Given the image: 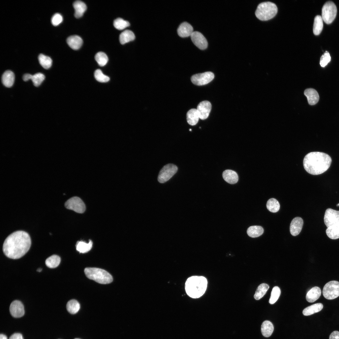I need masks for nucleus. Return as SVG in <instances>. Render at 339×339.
<instances>
[{
  "label": "nucleus",
  "mask_w": 339,
  "mask_h": 339,
  "mask_svg": "<svg viewBox=\"0 0 339 339\" xmlns=\"http://www.w3.org/2000/svg\"><path fill=\"white\" fill-rule=\"evenodd\" d=\"M324 222L327 228L339 222V211L327 209L325 214Z\"/></svg>",
  "instance_id": "obj_11"
},
{
  "label": "nucleus",
  "mask_w": 339,
  "mask_h": 339,
  "mask_svg": "<svg viewBox=\"0 0 339 339\" xmlns=\"http://www.w3.org/2000/svg\"><path fill=\"white\" fill-rule=\"evenodd\" d=\"M191 36L193 43L199 49H204L207 47L208 43L207 39L200 32L194 31Z\"/></svg>",
  "instance_id": "obj_12"
},
{
  "label": "nucleus",
  "mask_w": 339,
  "mask_h": 339,
  "mask_svg": "<svg viewBox=\"0 0 339 339\" xmlns=\"http://www.w3.org/2000/svg\"><path fill=\"white\" fill-rule=\"evenodd\" d=\"M329 339H339V332L334 331L332 332L330 335Z\"/></svg>",
  "instance_id": "obj_43"
},
{
  "label": "nucleus",
  "mask_w": 339,
  "mask_h": 339,
  "mask_svg": "<svg viewBox=\"0 0 339 339\" xmlns=\"http://www.w3.org/2000/svg\"><path fill=\"white\" fill-rule=\"evenodd\" d=\"M84 272L88 278L99 283L108 284L113 281L112 276L107 272L102 269L87 267L84 269Z\"/></svg>",
  "instance_id": "obj_4"
},
{
  "label": "nucleus",
  "mask_w": 339,
  "mask_h": 339,
  "mask_svg": "<svg viewBox=\"0 0 339 339\" xmlns=\"http://www.w3.org/2000/svg\"><path fill=\"white\" fill-rule=\"evenodd\" d=\"M323 308V305L321 303L315 304L304 309L303 314L305 316L310 315L320 311Z\"/></svg>",
  "instance_id": "obj_26"
},
{
  "label": "nucleus",
  "mask_w": 339,
  "mask_h": 339,
  "mask_svg": "<svg viewBox=\"0 0 339 339\" xmlns=\"http://www.w3.org/2000/svg\"><path fill=\"white\" fill-rule=\"evenodd\" d=\"M264 232L263 228L260 226H252L248 229L247 233L248 235L252 238H256L262 235Z\"/></svg>",
  "instance_id": "obj_30"
},
{
  "label": "nucleus",
  "mask_w": 339,
  "mask_h": 339,
  "mask_svg": "<svg viewBox=\"0 0 339 339\" xmlns=\"http://www.w3.org/2000/svg\"><path fill=\"white\" fill-rule=\"evenodd\" d=\"M326 233L327 236L331 239H335L339 238V222L327 228Z\"/></svg>",
  "instance_id": "obj_25"
},
{
  "label": "nucleus",
  "mask_w": 339,
  "mask_h": 339,
  "mask_svg": "<svg viewBox=\"0 0 339 339\" xmlns=\"http://www.w3.org/2000/svg\"><path fill=\"white\" fill-rule=\"evenodd\" d=\"M337 12L336 7L333 2H326L322 9L321 17L323 20L326 24H331L335 19Z\"/></svg>",
  "instance_id": "obj_6"
},
{
  "label": "nucleus",
  "mask_w": 339,
  "mask_h": 339,
  "mask_svg": "<svg viewBox=\"0 0 339 339\" xmlns=\"http://www.w3.org/2000/svg\"><path fill=\"white\" fill-rule=\"evenodd\" d=\"M212 105L210 102L204 100L200 102L197 107L200 119L204 120L208 116L211 110Z\"/></svg>",
  "instance_id": "obj_14"
},
{
  "label": "nucleus",
  "mask_w": 339,
  "mask_h": 339,
  "mask_svg": "<svg viewBox=\"0 0 339 339\" xmlns=\"http://www.w3.org/2000/svg\"><path fill=\"white\" fill-rule=\"evenodd\" d=\"M207 281L203 276H193L186 280L185 288L187 294L193 298H197L202 296L207 288Z\"/></svg>",
  "instance_id": "obj_3"
},
{
  "label": "nucleus",
  "mask_w": 339,
  "mask_h": 339,
  "mask_svg": "<svg viewBox=\"0 0 339 339\" xmlns=\"http://www.w3.org/2000/svg\"><path fill=\"white\" fill-rule=\"evenodd\" d=\"M45 78L44 75L41 73H37L33 75H31L30 79L31 80L34 85L38 87L40 85Z\"/></svg>",
  "instance_id": "obj_38"
},
{
  "label": "nucleus",
  "mask_w": 339,
  "mask_h": 339,
  "mask_svg": "<svg viewBox=\"0 0 339 339\" xmlns=\"http://www.w3.org/2000/svg\"><path fill=\"white\" fill-rule=\"evenodd\" d=\"M281 294V290L278 286H275L272 290L271 295L269 300L271 304H274L278 300Z\"/></svg>",
  "instance_id": "obj_39"
},
{
  "label": "nucleus",
  "mask_w": 339,
  "mask_h": 339,
  "mask_svg": "<svg viewBox=\"0 0 339 339\" xmlns=\"http://www.w3.org/2000/svg\"><path fill=\"white\" fill-rule=\"evenodd\" d=\"M9 339H23L22 335L19 333H15L12 334Z\"/></svg>",
  "instance_id": "obj_44"
},
{
  "label": "nucleus",
  "mask_w": 339,
  "mask_h": 339,
  "mask_svg": "<svg viewBox=\"0 0 339 339\" xmlns=\"http://www.w3.org/2000/svg\"><path fill=\"white\" fill-rule=\"evenodd\" d=\"M177 166L173 164H168L164 166L159 173L158 180L160 183H164L171 178L177 172Z\"/></svg>",
  "instance_id": "obj_8"
},
{
  "label": "nucleus",
  "mask_w": 339,
  "mask_h": 339,
  "mask_svg": "<svg viewBox=\"0 0 339 339\" xmlns=\"http://www.w3.org/2000/svg\"><path fill=\"white\" fill-rule=\"evenodd\" d=\"M31 240L29 234L23 231H17L8 236L3 245V251L9 258L18 259L29 250Z\"/></svg>",
  "instance_id": "obj_1"
},
{
  "label": "nucleus",
  "mask_w": 339,
  "mask_h": 339,
  "mask_svg": "<svg viewBox=\"0 0 339 339\" xmlns=\"http://www.w3.org/2000/svg\"><path fill=\"white\" fill-rule=\"evenodd\" d=\"M321 294V291L320 288L316 286L314 287L311 288L307 293L306 297V299L309 302H313L319 298Z\"/></svg>",
  "instance_id": "obj_22"
},
{
  "label": "nucleus",
  "mask_w": 339,
  "mask_h": 339,
  "mask_svg": "<svg viewBox=\"0 0 339 339\" xmlns=\"http://www.w3.org/2000/svg\"><path fill=\"white\" fill-rule=\"evenodd\" d=\"M63 20L62 15L59 13H56L52 17L51 22L54 26H56L61 23Z\"/></svg>",
  "instance_id": "obj_42"
},
{
  "label": "nucleus",
  "mask_w": 339,
  "mask_h": 339,
  "mask_svg": "<svg viewBox=\"0 0 339 339\" xmlns=\"http://www.w3.org/2000/svg\"><path fill=\"white\" fill-rule=\"evenodd\" d=\"M94 76L98 82L105 83L108 82L110 79L107 76L104 74L101 70H96L94 73Z\"/></svg>",
  "instance_id": "obj_40"
},
{
  "label": "nucleus",
  "mask_w": 339,
  "mask_h": 339,
  "mask_svg": "<svg viewBox=\"0 0 339 339\" xmlns=\"http://www.w3.org/2000/svg\"></svg>",
  "instance_id": "obj_50"
},
{
  "label": "nucleus",
  "mask_w": 339,
  "mask_h": 339,
  "mask_svg": "<svg viewBox=\"0 0 339 339\" xmlns=\"http://www.w3.org/2000/svg\"><path fill=\"white\" fill-rule=\"evenodd\" d=\"M307 97L308 103L310 105L316 104L318 101L319 96L317 91L315 89L309 88L306 89L304 92Z\"/></svg>",
  "instance_id": "obj_17"
},
{
  "label": "nucleus",
  "mask_w": 339,
  "mask_h": 339,
  "mask_svg": "<svg viewBox=\"0 0 339 339\" xmlns=\"http://www.w3.org/2000/svg\"><path fill=\"white\" fill-rule=\"evenodd\" d=\"M200 118L198 112L196 109H191L187 112L186 119L188 123L191 126L196 125Z\"/></svg>",
  "instance_id": "obj_23"
},
{
  "label": "nucleus",
  "mask_w": 339,
  "mask_h": 339,
  "mask_svg": "<svg viewBox=\"0 0 339 339\" xmlns=\"http://www.w3.org/2000/svg\"><path fill=\"white\" fill-rule=\"evenodd\" d=\"M214 77L213 73L211 72H207L193 75L191 79L193 84L201 86L209 83L214 79Z\"/></svg>",
  "instance_id": "obj_10"
},
{
  "label": "nucleus",
  "mask_w": 339,
  "mask_h": 339,
  "mask_svg": "<svg viewBox=\"0 0 339 339\" xmlns=\"http://www.w3.org/2000/svg\"><path fill=\"white\" fill-rule=\"evenodd\" d=\"M135 38L134 33L129 30H126L122 32L119 36V41L121 44H124Z\"/></svg>",
  "instance_id": "obj_27"
},
{
  "label": "nucleus",
  "mask_w": 339,
  "mask_h": 339,
  "mask_svg": "<svg viewBox=\"0 0 339 339\" xmlns=\"http://www.w3.org/2000/svg\"><path fill=\"white\" fill-rule=\"evenodd\" d=\"M331 162V157L322 152H314L307 154L303 160L305 170L312 175L321 174L329 168Z\"/></svg>",
  "instance_id": "obj_2"
},
{
  "label": "nucleus",
  "mask_w": 339,
  "mask_h": 339,
  "mask_svg": "<svg viewBox=\"0 0 339 339\" xmlns=\"http://www.w3.org/2000/svg\"><path fill=\"white\" fill-rule=\"evenodd\" d=\"M67 42L69 46L74 50L78 49L82 45L83 41L79 36L75 35L68 37Z\"/></svg>",
  "instance_id": "obj_18"
},
{
  "label": "nucleus",
  "mask_w": 339,
  "mask_h": 339,
  "mask_svg": "<svg viewBox=\"0 0 339 339\" xmlns=\"http://www.w3.org/2000/svg\"><path fill=\"white\" fill-rule=\"evenodd\" d=\"M192 26L187 22L182 23L177 29V33L180 37H184L191 36L193 31Z\"/></svg>",
  "instance_id": "obj_16"
},
{
  "label": "nucleus",
  "mask_w": 339,
  "mask_h": 339,
  "mask_svg": "<svg viewBox=\"0 0 339 339\" xmlns=\"http://www.w3.org/2000/svg\"><path fill=\"white\" fill-rule=\"evenodd\" d=\"M274 330L272 323L268 320L264 321L261 326V331L263 336L268 337L271 336Z\"/></svg>",
  "instance_id": "obj_24"
},
{
  "label": "nucleus",
  "mask_w": 339,
  "mask_h": 339,
  "mask_svg": "<svg viewBox=\"0 0 339 339\" xmlns=\"http://www.w3.org/2000/svg\"><path fill=\"white\" fill-rule=\"evenodd\" d=\"M14 74L12 71L7 70L4 73L2 76V83L6 87H11L14 83Z\"/></svg>",
  "instance_id": "obj_20"
},
{
  "label": "nucleus",
  "mask_w": 339,
  "mask_h": 339,
  "mask_svg": "<svg viewBox=\"0 0 339 339\" xmlns=\"http://www.w3.org/2000/svg\"><path fill=\"white\" fill-rule=\"evenodd\" d=\"M93 242L90 240L88 243L83 241H78L76 246L77 250L80 253H85L89 251L92 247Z\"/></svg>",
  "instance_id": "obj_29"
},
{
  "label": "nucleus",
  "mask_w": 339,
  "mask_h": 339,
  "mask_svg": "<svg viewBox=\"0 0 339 339\" xmlns=\"http://www.w3.org/2000/svg\"><path fill=\"white\" fill-rule=\"evenodd\" d=\"M303 220L300 217H296L292 221L290 226V231L291 234L296 236L301 232L303 225Z\"/></svg>",
  "instance_id": "obj_15"
},
{
  "label": "nucleus",
  "mask_w": 339,
  "mask_h": 339,
  "mask_svg": "<svg viewBox=\"0 0 339 339\" xmlns=\"http://www.w3.org/2000/svg\"><path fill=\"white\" fill-rule=\"evenodd\" d=\"M41 271L42 269L40 268H38L37 270V271L38 272H40Z\"/></svg>",
  "instance_id": "obj_47"
},
{
  "label": "nucleus",
  "mask_w": 339,
  "mask_h": 339,
  "mask_svg": "<svg viewBox=\"0 0 339 339\" xmlns=\"http://www.w3.org/2000/svg\"><path fill=\"white\" fill-rule=\"evenodd\" d=\"M60 261V257L57 255H54L47 258L45 261V264L49 268H55L59 265Z\"/></svg>",
  "instance_id": "obj_31"
},
{
  "label": "nucleus",
  "mask_w": 339,
  "mask_h": 339,
  "mask_svg": "<svg viewBox=\"0 0 339 339\" xmlns=\"http://www.w3.org/2000/svg\"><path fill=\"white\" fill-rule=\"evenodd\" d=\"M114 27L117 30H122L130 25L129 23L121 18H118L113 22Z\"/></svg>",
  "instance_id": "obj_37"
},
{
  "label": "nucleus",
  "mask_w": 339,
  "mask_h": 339,
  "mask_svg": "<svg viewBox=\"0 0 339 339\" xmlns=\"http://www.w3.org/2000/svg\"><path fill=\"white\" fill-rule=\"evenodd\" d=\"M31 75V74H30L26 73L24 74L23 77V80L25 81L29 80L30 79Z\"/></svg>",
  "instance_id": "obj_45"
},
{
  "label": "nucleus",
  "mask_w": 339,
  "mask_h": 339,
  "mask_svg": "<svg viewBox=\"0 0 339 339\" xmlns=\"http://www.w3.org/2000/svg\"><path fill=\"white\" fill-rule=\"evenodd\" d=\"M266 206L269 211L274 213L278 212L280 207V204L278 201L274 198H271L268 200Z\"/></svg>",
  "instance_id": "obj_34"
},
{
  "label": "nucleus",
  "mask_w": 339,
  "mask_h": 339,
  "mask_svg": "<svg viewBox=\"0 0 339 339\" xmlns=\"http://www.w3.org/2000/svg\"><path fill=\"white\" fill-rule=\"evenodd\" d=\"M269 288V286L266 283H262L260 285L255 292L254 298L257 300L261 298L266 293Z\"/></svg>",
  "instance_id": "obj_32"
},
{
  "label": "nucleus",
  "mask_w": 339,
  "mask_h": 339,
  "mask_svg": "<svg viewBox=\"0 0 339 339\" xmlns=\"http://www.w3.org/2000/svg\"><path fill=\"white\" fill-rule=\"evenodd\" d=\"M0 339H7V338L5 335L1 334L0 335Z\"/></svg>",
  "instance_id": "obj_46"
},
{
  "label": "nucleus",
  "mask_w": 339,
  "mask_h": 339,
  "mask_svg": "<svg viewBox=\"0 0 339 339\" xmlns=\"http://www.w3.org/2000/svg\"><path fill=\"white\" fill-rule=\"evenodd\" d=\"M73 6L75 10L74 16L77 18L81 17L87 9V6L83 2L77 0L75 1Z\"/></svg>",
  "instance_id": "obj_19"
},
{
  "label": "nucleus",
  "mask_w": 339,
  "mask_h": 339,
  "mask_svg": "<svg viewBox=\"0 0 339 339\" xmlns=\"http://www.w3.org/2000/svg\"><path fill=\"white\" fill-rule=\"evenodd\" d=\"M277 12V8L275 3L270 2H264L258 5L255 15L260 20L266 21L273 18Z\"/></svg>",
  "instance_id": "obj_5"
},
{
  "label": "nucleus",
  "mask_w": 339,
  "mask_h": 339,
  "mask_svg": "<svg viewBox=\"0 0 339 339\" xmlns=\"http://www.w3.org/2000/svg\"><path fill=\"white\" fill-rule=\"evenodd\" d=\"M223 177L224 180L230 184L236 183L238 180V176L237 173L234 171L227 170L223 171Z\"/></svg>",
  "instance_id": "obj_21"
},
{
  "label": "nucleus",
  "mask_w": 339,
  "mask_h": 339,
  "mask_svg": "<svg viewBox=\"0 0 339 339\" xmlns=\"http://www.w3.org/2000/svg\"><path fill=\"white\" fill-rule=\"evenodd\" d=\"M65 206L67 208L79 213H83L86 209L85 205L83 201L77 196L69 199L65 203Z\"/></svg>",
  "instance_id": "obj_9"
},
{
  "label": "nucleus",
  "mask_w": 339,
  "mask_h": 339,
  "mask_svg": "<svg viewBox=\"0 0 339 339\" xmlns=\"http://www.w3.org/2000/svg\"><path fill=\"white\" fill-rule=\"evenodd\" d=\"M95 59L98 64L100 66L105 65L108 60L107 55L104 52H99L95 56Z\"/></svg>",
  "instance_id": "obj_36"
},
{
  "label": "nucleus",
  "mask_w": 339,
  "mask_h": 339,
  "mask_svg": "<svg viewBox=\"0 0 339 339\" xmlns=\"http://www.w3.org/2000/svg\"><path fill=\"white\" fill-rule=\"evenodd\" d=\"M336 206H339V203H338V204H337V205H336Z\"/></svg>",
  "instance_id": "obj_48"
},
{
  "label": "nucleus",
  "mask_w": 339,
  "mask_h": 339,
  "mask_svg": "<svg viewBox=\"0 0 339 339\" xmlns=\"http://www.w3.org/2000/svg\"><path fill=\"white\" fill-rule=\"evenodd\" d=\"M323 294L327 299L331 300L339 296V282L336 281H331L324 286Z\"/></svg>",
  "instance_id": "obj_7"
},
{
  "label": "nucleus",
  "mask_w": 339,
  "mask_h": 339,
  "mask_svg": "<svg viewBox=\"0 0 339 339\" xmlns=\"http://www.w3.org/2000/svg\"><path fill=\"white\" fill-rule=\"evenodd\" d=\"M9 311L12 316L15 318H19L24 314V306L21 302L18 300L13 301L9 307Z\"/></svg>",
  "instance_id": "obj_13"
},
{
  "label": "nucleus",
  "mask_w": 339,
  "mask_h": 339,
  "mask_svg": "<svg viewBox=\"0 0 339 339\" xmlns=\"http://www.w3.org/2000/svg\"><path fill=\"white\" fill-rule=\"evenodd\" d=\"M331 59V57L329 53L327 51H326L320 57V66L323 67H325L330 62Z\"/></svg>",
  "instance_id": "obj_41"
},
{
  "label": "nucleus",
  "mask_w": 339,
  "mask_h": 339,
  "mask_svg": "<svg viewBox=\"0 0 339 339\" xmlns=\"http://www.w3.org/2000/svg\"><path fill=\"white\" fill-rule=\"evenodd\" d=\"M38 58L40 64L44 68L48 69L51 66L52 60L50 57L40 54L38 56Z\"/></svg>",
  "instance_id": "obj_35"
},
{
  "label": "nucleus",
  "mask_w": 339,
  "mask_h": 339,
  "mask_svg": "<svg viewBox=\"0 0 339 339\" xmlns=\"http://www.w3.org/2000/svg\"><path fill=\"white\" fill-rule=\"evenodd\" d=\"M189 130H190V131H191V129H189Z\"/></svg>",
  "instance_id": "obj_49"
},
{
  "label": "nucleus",
  "mask_w": 339,
  "mask_h": 339,
  "mask_svg": "<svg viewBox=\"0 0 339 339\" xmlns=\"http://www.w3.org/2000/svg\"><path fill=\"white\" fill-rule=\"evenodd\" d=\"M67 311L71 314L77 313L80 308L78 302L75 299H72L68 302L66 305Z\"/></svg>",
  "instance_id": "obj_33"
},
{
  "label": "nucleus",
  "mask_w": 339,
  "mask_h": 339,
  "mask_svg": "<svg viewBox=\"0 0 339 339\" xmlns=\"http://www.w3.org/2000/svg\"><path fill=\"white\" fill-rule=\"evenodd\" d=\"M323 21L320 15H317L315 17L313 27V32L315 35H318L322 31L323 26Z\"/></svg>",
  "instance_id": "obj_28"
}]
</instances>
